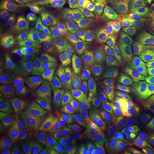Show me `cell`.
<instances>
[{"instance_id": "cell-35", "label": "cell", "mask_w": 154, "mask_h": 154, "mask_svg": "<svg viewBox=\"0 0 154 154\" xmlns=\"http://www.w3.org/2000/svg\"><path fill=\"white\" fill-rule=\"evenodd\" d=\"M131 154H144V142L143 137L138 132L129 135Z\"/></svg>"}, {"instance_id": "cell-19", "label": "cell", "mask_w": 154, "mask_h": 154, "mask_svg": "<svg viewBox=\"0 0 154 154\" xmlns=\"http://www.w3.org/2000/svg\"><path fill=\"white\" fill-rule=\"evenodd\" d=\"M119 118L127 134L131 135L136 130H141L142 125L138 121L132 106L129 103L121 106L119 111Z\"/></svg>"}, {"instance_id": "cell-39", "label": "cell", "mask_w": 154, "mask_h": 154, "mask_svg": "<svg viewBox=\"0 0 154 154\" xmlns=\"http://www.w3.org/2000/svg\"><path fill=\"white\" fill-rule=\"evenodd\" d=\"M58 106L69 107L75 105L79 102L78 97L67 94H54Z\"/></svg>"}, {"instance_id": "cell-41", "label": "cell", "mask_w": 154, "mask_h": 154, "mask_svg": "<svg viewBox=\"0 0 154 154\" xmlns=\"http://www.w3.org/2000/svg\"><path fill=\"white\" fill-rule=\"evenodd\" d=\"M38 97L43 101L46 111H48L53 110L57 106H58L54 94L48 93L39 94Z\"/></svg>"}, {"instance_id": "cell-10", "label": "cell", "mask_w": 154, "mask_h": 154, "mask_svg": "<svg viewBox=\"0 0 154 154\" xmlns=\"http://www.w3.org/2000/svg\"><path fill=\"white\" fill-rule=\"evenodd\" d=\"M53 78L75 89L79 90L81 88L75 68L72 63L71 58L68 57H63L58 62Z\"/></svg>"}, {"instance_id": "cell-13", "label": "cell", "mask_w": 154, "mask_h": 154, "mask_svg": "<svg viewBox=\"0 0 154 154\" xmlns=\"http://www.w3.org/2000/svg\"><path fill=\"white\" fill-rule=\"evenodd\" d=\"M9 115L11 122L10 137L20 140L28 139L33 132V128L23 120L17 108L11 106Z\"/></svg>"}, {"instance_id": "cell-27", "label": "cell", "mask_w": 154, "mask_h": 154, "mask_svg": "<svg viewBox=\"0 0 154 154\" xmlns=\"http://www.w3.org/2000/svg\"><path fill=\"white\" fill-rule=\"evenodd\" d=\"M114 127L110 123H95L86 125L85 131L91 140L101 138L110 133H113Z\"/></svg>"}, {"instance_id": "cell-33", "label": "cell", "mask_w": 154, "mask_h": 154, "mask_svg": "<svg viewBox=\"0 0 154 154\" xmlns=\"http://www.w3.org/2000/svg\"><path fill=\"white\" fill-rule=\"evenodd\" d=\"M30 152L26 144L20 139L6 142L0 151V154H29Z\"/></svg>"}, {"instance_id": "cell-50", "label": "cell", "mask_w": 154, "mask_h": 154, "mask_svg": "<svg viewBox=\"0 0 154 154\" xmlns=\"http://www.w3.org/2000/svg\"><path fill=\"white\" fill-rule=\"evenodd\" d=\"M149 44L151 45H152V46H153L154 47V42H150Z\"/></svg>"}, {"instance_id": "cell-45", "label": "cell", "mask_w": 154, "mask_h": 154, "mask_svg": "<svg viewBox=\"0 0 154 154\" xmlns=\"http://www.w3.org/2000/svg\"><path fill=\"white\" fill-rule=\"evenodd\" d=\"M150 98L154 105V88L150 90Z\"/></svg>"}, {"instance_id": "cell-32", "label": "cell", "mask_w": 154, "mask_h": 154, "mask_svg": "<svg viewBox=\"0 0 154 154\" xmlns=\"http://www.w3.org/2000/svg\"><path fill=\"white\" fill-rule=\"evenodd\" d=\"M88 19H85L81 25V32L83 41L88 49L94 52L98 53L102 51L96 44L93 35L89 28Z\"/></svg>"}, {"instance_id": "cell-44", "label": "cell", "mask_w": 154, "mask_h": 154, "mask_svg": "<svg viewBox=\"0 0 154 154\" xmlns=\"http://www.w3.org/2000/svg\"><path fill=\"white\" fill-rule=\"evenodd\" d=\"M69 2V4H83V3H86L91 0H67Z\"/></svg>"}, {"instance_id": "cell-5", "label": "cell", "mask_w": 154, "mask_h": 154, "mask_svg": "<svg viewBox=\"0 0 154 154\" xmlns=\"http://www.w3.org/2000/svg\"><path fill=\"white\" fill-rule=\"evenodd\" d=\"M26 1L3 0L0 8L1 20H12L23 23L35 21L40 13Z\"/></svg>"}, {"instance_id": "cell-25", "label": "cell", "mask_w": 154, "mask_h": 154, "mask_svg": "<svg viewBox=\"0 0 154 154\" xmlns=\"http://www.w3.org/2000/svg\"><path fill=\"white\" fill-rule=\"evenodd\" d=\"M70 114V109L61 106H58L53 110L47 112L41 122L42 125L48 123H60L67 120Z\"/></svg>"}, {"instance_id": "cell-43", "label": "cell", "mask_w": 154, "mask_h": 154, "mask_svg": "<svg viewBox=\"0 0 154 154\" xmlns=\"http://www.w3.org/2000/svg\"><path fill=\"white\" fill-rule=\"evenodd\" d=\"M144 154H154V149H151L148 145L146 141L144 142Z\"/></svg>"}, {"instance_id": "cell-6", "label": "cell", "mask_w": 154, "mask_h": 154, "mask_svg": "<svg viewBox=\"0 0 154 154\" xmlns=\"http://www.w3.org/2000/svg\"><path fill=\"white\" fill-rule=\"evenodd\" d=\"M103 85L118 106L126 105L132 91L138 86L132 77L123 74L106 78Z\"/></svg>"}, {"instance_id": "cell-9", "label": "cell", "mask_w": 154, "mask_h": 154, "mask_svg": "<svg viewBox=\"0 0 154 154\" xmlns=\"http://www.w3.org/2000/svg\"><path fill=\"white\" fill-rule=\"evenodd\" d=\"M86 92L88 100L93 105L104 111L112 109L113 100L103 85V83H91L86 85Z\"/></svg>"}, {"instance_id": "cell-4", "label": "cell", "mask_w": 154, "mask_h": 154, "mask_svg": "<svg viewBox=\"0 0 154 154\" xmlns=\"http://www.w3.org/2000/svg\"><path fill=\"white\" fill-rule=\"evenodd\" d=\"M86 125L83 122L81 116L72 112L66 123L65 141L62 146L63 151H78L83 150L90 140L85 131Z\"/></svg>"}, {"instance_id": "cell-3", "label": "cell", "mask_w": 154, "mask_h": 154, "mask_svg": "<svg viewBox=\"0 0 154 154\" xmlns=\"http://www.w3.org/2000/svg\"><path fill=\"white\" fill-rule=\"evenodd\" d=\"M132 4L133 0H91L86 3L69 4L59 6L77 11H97L108 16L119 18L125 17Z\"/></svg>"}, {"instance_id": "cell-46", "label": "cell", "mask_w": 154, "mask_h": 154, "mask_svg": "<svg viewBox=\"0 0 154 154\" xmlns=\"http://www.w3.org/2000/svg\"><path fill=\"white\" fill-rule=\"evenodd\" d=\"M29 154H46L44 152H43L42 151H33L32 152H30Z\"/></svg>"}, {"instance_id": "cell-49", "label": "cell", "mask_w": 154, "mask_h": 154, "mask_svg": "<svg viewBox=\"0 0 154 154\" xmlns=\"http://www.w3.org/2000/svg\"><path fill=\"white\" fill-rule=\"evenodd\" d=\"M151 68H152V71L154 72V61L153 62V63H152V66H151Z\"/></svg>"}, {"instance_id": "cell-15", "label": "cell", "mask_w": 154, "mask_h": 154, "mask_svg": "<svg viewBox=\"0 0 154 154\" xmlns=\"http://www.w3.org/2000/svg\"><path fill=\"white\" fill-rule=\"evenodd\" d=\"M40 14H54L60 17L61 21L69 26L75 28L81 25L83 20L86 18L85 14H79L77 11L61 8L59 6L54 7L41 9L39 10Z\"/></svg>"}, {"instance_id": "cell-24", "label": "cell", "mask_w": 154, "mask_h": 154, "mask_svg": "<svg viewBox=\"0 0 154 154\" xmlns=\"http://www.w3.org/2000/svg\"><path fill=\"white\" fill-rule=\"evenodd\" d=\"M112 133L101 138L91 140L83 149L84 154H107V151L112 138Z\"/></svg>"}, {"instance_id": "cell-20", "label": "cell", "mask_w": 154, "mask_h": 154, "mask_svg": "<svg viewBox=\"0 0 154 154\" xmlns=\"http://www.w3.org/2000/svg\"><path fill=\"white\" fill-rule=\"evenodd\" d=\"M98 55L103 66L102 71L106 78L123 74L118 62L111 52L102 51L98 53Z\"/></svg>"}, {"instance_id": "cell-31", "label": "cell", "mask_w": 154, "mask_h": 154, "mask_svg": "<svg viewBox=\"0 0 154 154\" xmlns=\"http://www.w3.org/2000/svg\"><path fill=\"white\" fill-rule=\"evenodd\" d=\"M86 49V48L83 41L81 34L79 33H75L72 41L70 50V56L72 58L85 63V53Z\"/></svg>"}, {"instance_id": "cell-1", "label": "cell", "mask_w": 154, "mask_h": 154, "mask_svg": "<svg viewBox=\"0 0 154 154\" xmlns=\"http://www.w3.org/2000/svg\"><path fill=\"white\" fill-rule=\"evenodd\" d=\"M66 124L55 123L42 125L33 131L28 142L33 148L50 154L58 151L65 141Z\"/></svg>"}, {"instance_id": "cell-8", "label": "cell", "mask_w": 154, "mask_h": 154, "mask_svg": "<svg viewBox=\"0 0 154 154\" xmlns=\"http://www.w3.org/2000/svg\"><path fill=\"white\" fill-rule=\"evenodd\" d=\"M122 35L129 41L135 43H149L145 28L139 17H127L119 23Z\"/></svg>"}, {"instance_id": "cell-37", "label": "cell", "mask_w": 154, "mask_h": 154, "mask_svg": "<svg viewBox=\"0 0 154 154\" xmlns=\"http://www.w3.org/2000/svg\"><path fill=\"white\" fill-rule=\"evenodd\" d=\"M22 106L34 109L41 114H44L46 111L43 101L39 98L35 97H29L22 102Z\"/></svg>"}, {"instance_id": "cell-11", "label": "cell", "mask_w": 154, "mask_h": 154, "mask_svg": "<svg viewBox=\"0 0 154 154\" xmlns=\"http://www.w3.org/2000/svg\"><path fill=\"white\" fill-rule=\"evenodd\" d=\"M121 44L131 50L137 66L151 67L154 61V47L149 43L121 41Z\"/></svg>"}, {"instance_id": "cell-42", "label": "cell", "mask_w": 154, "mask_h": 154, "mask_svg": "<svg viewBox=\"0 0 154 154\" xmlns=\"http://www.w3.org/2000/svg\"><path fill=\"white\" fill-rule=\"evenodd\" d=\"M142 22L145 28L149 42L154 41V17L142 18Z\"/></svg>"}, {"instance_id": "cell-21", "label": "cell", "mask_w": 154, "mask_h": 154, "mask_svg": "<svg viewBox=\"0 0 154 154\" xmlns=\"http://www.w3.org/2000/svg\"><path fill=\"white\" fill-rule=\"evenodd\" d=\"M128 75L144 88L151 90L154 88V72L151 67L137 66L135 69L128 72Z\"/></svg>"}, {"instance_id": "cell-26", "label": "cell", "mask_w": 154, "mask_h": 154, "mask_svg": "<svg viewBox=\"0 0 154 154\" xmlns=\"http://www.w3.org/2000/svg\"><path fill=\"white\" fill-rule=\"evenodd\" d=\"M143 125L146 142L154 149V111L146 109L143 116Z\"/></svg>"}, {"instance_id": "cell-12", "label": "cell", "mask_w": 154, "mask_h": 154, "mask_svg": "<svg viewBox=\"0 0 154 154\" xmlns=\"http://www.w3.org/2000/svg\"><path fill=\"white\" fill-rule=\"evenodd\" d=\"M34 87L35 91L39 94H62L77 97L82 94L79 90L72 88L54 78L48 81H35Z\"/></svg>"}, {"instance_id": "cell-22", "label": "cell", "mask_w": 154, "mask_h": 154, "mask_svg": "<svg viewBox=\"0 0 154 154\" xmlns=\"http://www.w3.org/2000/svg\"><path fill=\"white\" fill-rule=\"evenodd\" d=\"M58 63L57 59L54 58L39 65L32 73V79L35 81H48L53 79Z\"/></svg>"}, {"instance_id": "cell-30", "label": "cell", "mask_w": 154, "mask_h": 154, "mask_svg": "<svg viewBox=\"0 0 154 154\" xmlns=\"http://www.w3.org/2000/svg\"><path fill=\"white\" fill-rule=\"evenodd\" d=\"M112 147L118 154H131L128 136L124 130H120L116 133Z\"/></svg>"}, {"instance_id": "cell-29", "label": "cell", "mask_w": 154, "mask_h": 154, "mask_svg": "<svg viewBox=\"0 0 154 154\" xmlns=\"http://www.w3.org/2000/svg\"><path fill=\"white\" fill-rule=\"evenodd\" d=\"M1 34L7 41H13L20 32V25L12 20H4L1 23Z\"/></svg>"}, {"instance_id": "cell-16", "label": "cell", "mask_w": 154, "mask_h": 154, "mask_svg": "<svg viewBox=\"0 0 154 154\" xmlns=\"http://www.w3.org/2000/svg\"><path fill=\"white\" fill-rule=\"evenodd\" d=\"M71 61L75 68L77 76L82 87L91 83L103 82L106 77L102 70L94 69L82 62L71 58Z\"/></svg>"}, {"instance_id": "cell-2", "label": "cell", "mask_w": 154, "mask_h": 154, "mask_svg": "<svg viewBox=\"0 0 154 154\" xmlns=\"http://www.w3.org/2000/svg\"><path fill=\"white\" fill-rule=\"evenodd\" d=\"M57 42L45 30L35 34L33 45L20 56L21 61L27 66H39L45 62L56 58L59 54Z\"/></svg>"}, {"instance_id": "cell-18", "label": "cell", "mask_w": 154, "mask_h": 154, "mask_svg": "<svg viewBox=\"0 0 154 154\" xmlns=\"http://www.w3.org/2000/svg\"><path fill=\"white\" fill-rule=\"evenodd\" d=\"M111 52L116 57L123 73L130 72L137 67V62L130 49L117 44L115 49Z\"/></svg>"}, {"instance_id": "cell-28", "label": "cell", "mask_w": 154, "mask_h": 154, "mask_svg": "<svg viewBox=\"0 0 154 154\" xmlns=\"http://www.w3.org/2000/svg\"><path fill=\"white\" fill-rule=\"evenodd\" d=\"M32 38L30 29L26 28L15 39L11 46V50L13 53H19L26 51L31 46Z\"/></svg>"}, {"instance_id": "cell-47", "label": "cell", "mask_w": 154, "mask_h": 154, "mask_svg": "<svg viewBox=\"0 0 154 154\" xmlns=\"http://www.w3.org/2000/svg\"><path fill=\"white\" fill-rule=\"evenodd\" d=\"M58 154H81L78 151H72V152H62Z\"/></svg>"}, {"instance_id": "cell-36", "label": "cell", "mask_w": 154, "mask_h": 154, "mask_svg": "<svg viewBox=\"0 0 154 154\" xmlns=\"http://www.w3.org/2000/svg\"><path fill=\"white\" fill-rule=\"evenodd\" d=\"M140 16L149 18L154 16V0H135Z\"/></svg>"}, {"instance_id": "cell-34", "label": "cell", "mask_w": 154, "mask_h": 154, "mask_svg": "<svg viewBox=\"0 0 154 154\" xmlns=\"http://www.w3.org/2000/svg\"><path fill=\"white\" fill-rule=\"evenodd\" d=\"M74 34L71 28L63 25H60L52 33V38L57 42L69 44L72 42Z\"/></svg>"}, {"instance_id": "cell-40", "label": "cell", "mask_w": 154, "mask_h": 154, "mask_svg": "<svg viewBox=\"0 0 154 154\" xmlns=\"http://www.w3.org/2000/svg\"><path fill=\"white\" fill-rule=\"evenodd\" d=\"M41 9H47L57 6L69 4L67 0H27Z\"/></svg>"}, {"instance_id": "cell-14", "label": "cell", "mask_w": 154, "mask_h": 154, "mask_svg": "<svg viewBox=\"0 0 154 154\" xmlns=\"http://www.w3.org/2000/svg\"><path fill=\"white\" fill-rule=\"evenodd\" d=\"M88 25L95 42L100 49L105 52H111L115 49L118 44L111 33L95 21H89Z\"/></svg>"}, {"instance_id": "cell-7", "label": "cell", "mask_w": 154, "mask_h": 154, "mask_svg": "<svg viewBox=\"0 0 154 154\" xmlns=\"http://www.w3.org/2000/svg\"><path fill=\"white\" fill-rule=\"evenodd\" d=\"M29 78L23 69L13 67L4 72L1 77V88L6 94L18 97L27 91Z\"/></svg>"}, {"instance_id": "cell-48", "label": "cell", "mask_w": 154, "mask_h": 154, "mask_svg": "<svg viewBox=\"0 0 154 154\" xmlns=\"http://www.w3.org/2000/svg\"><path fill=\"white\" fill-rule=\"evenodd\" d=\"M107 154H116L115 153V152H114V151L113 150V149H110L109 150V151H108V152H107Z\"/></svg>"}, {"instance_id": "cell-23", "label": "cell", "mask_w": 154, "mask_h": 154, "mask_svg": "<svg viewBox=\"0 0 154 154\" xmlns=\"http://www.w3.org/2000/svg\"><path fill=\"white\" fill-rule=\"evenodd\" d=\"M147 102L144 94L138 85L132 91L128 103L132 106L135 116L142 125L143 123V111Z\"/></svg>"}, {"instance_id": "cell-38", "label": "cell", "mask_w": 154, "mask_h": 154, "mask_svg": "<svg viewBox=\"0 0 154 154\" xmlns=\"http://www.w3.org/2000/svg\"><path fill=\"white\" fill-rule=\"evenodd\" d=\"M85 63L88 66L98 70H103V66L98 57L93 51L86 48L85 53Z\"/></svg>"}, {"instance_id": "cell-17", "label": "cell", "mask_w": 154, "mask_h": 154, "mask_svg": "<svg viewBox=\"0 0 154 154\" xmlns=\"http://www.w3.org/2000/svg\"><path fill=\"white\" fill-rule=\"evenodd\" d=\"M80 116L83 122L86 125L95 123L112 124L114 122L111 116L94 105L90 104L83 107Z\"/></svg>"}]
</instances>
